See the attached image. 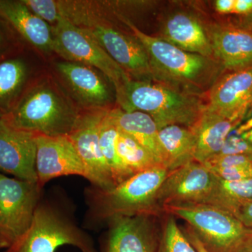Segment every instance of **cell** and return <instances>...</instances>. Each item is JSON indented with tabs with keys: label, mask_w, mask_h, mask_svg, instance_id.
<instances>
[{
	"label": "cell",
	"mask_w": 252,
	"mask_h": 252,
	"mask_svg": "<svg viewBox=\"0 0 252 252\" xmlns=\"http://www.w3.org/2000/svg\"><path fill=\"white\" fill-rule=\"evenodd\" d=\"M122 19L147 51L155 82L205 98L224 74L215 59L187 52L158 36L146 34L127 18Z\"/></svg>",
	"instance_id": "6da1fadb"
},
{
	"label": "cell",
	"mask_w": 252,
	"mask_h": 252,
	"mask_svg": "<svg viewBox=\"0 0 252 252\" xmlns=\"http://www.w3.org/2000/svg\"><path fill=\"white\" fill-rule=\"evenodd\" d=\"M116 97L119 108L148 114L158 130L173 125L193 127L206 107L204 97L152 81L132 79Z\"/></svg>",
	"instance_id": "7a4b0ae2"
},
{
	"label": "cell",
	"mask_w": 252,
	"mask_h": 252,
	"mask_svg": "<svg viewBox=\"0 0 252 252\" xmlns=\"http://www.w3.org/2000/svg\"><path fill=\"white\" fill-rule=\"evenodd\" d=\"M81 113L50 81L30 85L13 109L0 118L18 130L37 135L68 136Z\"/></svg>",
	"instance_id": "3957f363"
},
{
	"label": "cell",
	"mask_w": 252,
	"mask_h": 252,
	"mask_svg": "<svg viewBox=\"0 0 252 252\" xmlns=\"http://www.w3.org/2000/svg\"><path fill=\"white\" fill-rule=\"evenodd\" d=\"M168 173L158 166L136 174L107 190L91 185L86 189L89 217L94 222L109 221L114 217L149 215L161 212L157 195Z\"/></svg>",
	"instance_id": "277c9868"
},
{
	"label": "cell",
	"mask_w": 252,
	"mask_h": 252,
	"mask_svg": "<svg viewBox=\"0 0 252 252\" xmlns=\"http://www.w3.org/2000/svg\"><path fill=\"white\" fill-rule=\"evenodd\" d=\"M162 212L185 220L208 252H240L252 238L237 217L208 204L169 205Z\"/></svg>",
	"instance_id": "5b68a950"
},
{
	"label": "cell",
	"mask_w": 252,
	"mask_h": 252,
	"mask_svg": "<svg viewBox=\"0 0 252 252\" xmlns=\"http://www.w3.org/2000/svg\"><path fill=\"white\" fill-rule=\"evenodd\" d=\"M64 245L97 252L90 235L56 206L39 202L27 232L4 252H56Z\"/></svg>",
	"instance_id": "8992f818"
},
{
	"label": "cell",
	"mask_w": 252,
	"mask_h": 252,
	"mask_svg": "<svg viewBox=\"0 0 252 252\" xmlns=\"http://www.w3.org/2000/svg\"><path fill=\"white\" fill-rule=\"evenodd\" d=\"M56 51L71 62L98 69L112 83L119 94L132 79L106 52L86 29L62 18L52 28Z\"/></svg>",
	"instance_id": "52a82bcc"
},
{
	"label": "cell",
	"mask_w": 252,
	"mask_h": 252,
	"mask_svg": "<svg viewBox=\"0 0 252 252\" xmlns=\"http://www.w3.org/2000/svg\"><path fill=\"white\" fill-rule=\"evenodd\" d=\"M41 190L37 182L9 178L0 172V249H9L31 226Z\"/></svg>",
	"instance_id": "ba28073f"
},
{
	"label": "cell",
	"mask_w": 252,
	"mask_h": 252,
	"mask_svg": "<svg viewBox=\"0 0 252 252\" xmlns=\"http://www.w3.org/2000/svg\"><path fill=\"white\" fill-rule=\"evenodd\" d=\"M217 177L203 163L195 161L168 172L157 195L158 206L205 203Z\"/></svg>",
	"instance_id": "9c48e42d"
},
{
	"label": "cell",
	"mask_w": 252,
	"mask_h": 252,
	"mask_svg": "<svg viewBox=\"0 0 252 252\" xmlns=\"http://www.w3.org/2000/svg\"><path fill=\"white\" fill-rule=\"evenodd\" d=\"M107 110L95 109L81 114L68 135L84 162L86 180L94 187L104 190L115 187L99 146V124Z\"/></svg>",
	"instance_id": "30bf717a"
},
{
	"label": "cell",
	"mask_w": 252,
	"mask_h": 252,
	"mask_svg": "<svg viewBox=\"0 0 252 252\" xmlns=\"http://www.w3.org/2000/svg\"><path fill=\"white\" fill-rule=\"evenodd\" d=\"M86 30L132 80L154 81L148 55L135 36L104 24Z\"/></svg>",
	"instance_id": "8fae6325"
},
{
	"label": "cell",
	"mask_w": 252,
	"mask_h": 252,
	"mask_svg": "<svg viewBox=\"0 0 252 252\" xmlns=\"http://www.w3.org/2000/svg\"><path fill=\"white\" fill-rule=\"evenodd\" d=\"M36 172L41 189L49 181L63 176L77 175L86 179L80 156L68 136L37 135Z\"/></svg>",
	"instance_id": "7c38bea8"
},
{
	"label": "cell",
	"mask_w": 252,
	"mask_h": 252,
	"mask_svg": "<svg viewBox=\"0 0 252 252\" xmlns=\"http://www.w3.org/2000/svg\"><path fill=\"white\" fill-rule=\"evenodd\" d=\"M153 215L114 217L102 245V252H159L158 234Z\"/></svg>",
	"instance_id": "4fadbf2b"
},
{
	"label": "cell",
	"mask_w": 252,
	"mask_h": 252,
	"mask_svg": "<svg viewBox=\"0 0 252 252\" xmlns=\"http://www.w3.org/2000/svg\"><path fill=\"white\" fill-rule=\"evenodd\" d=\"M206 109L243 121L252 103V67L225 72L207 93Z\"/></svg>",
	"instance_id": "5bb4252c"
},
{
	"label": "cell",
	"mask_w": 252,
	"mask_h": 252,
	"mask_svg": "<svg viewBox=\"0 0 252 252\" xmlns=\"http://www.w3.org/2000/svg\"><path fill=\"white\" fill-rule=\"evenodd\" d=\"M36 137L37 134L14 128L0 119V172L37 182Z\"/></svg>",
	"instance_id": "9a60e30c"
},
{
	"label": "cell",
	"mask_w": 252,
	"mask_h": 252,
	"mask_svg": "<svg viewBox=\"0 0 252 252\" xmlns=\"http://www.w3.org/2000/svg\"><path fill=\"white\" fill-rule=\"evenodd\" d=\"M213 59L225 72L252 67V32L236 24L207 25Z\"/></svg>",
	"instance_id": "2e32d148"
},
{
	"label": "cell",
	"mask_w": 252,
	"mask_h": 252,
	"mask_svg": "<svg viewBox=\"0 0 252 252\" xmlns=\"http://www.w3.org/2000/svg\"><path fill=\"white\" fill-rule=\"evenodd\" d=\"M158 37L187 52L213 59L207 25L191 13H172L164 21Z\"/></svg>",
	"instance_id": "e0dca14e"
},
{
	"label": "cell",
	"mask_w": 252,
	"mask_h": 252,
	"mask_svg": "<svg viewBox=\"0 0 252 252\" xmlns=\"http://www.w3.org/2000/svg\"><path fill=\"white\" fill-rule=\"evenodd\" d=\"M0 16L19 37L44 51H56L53 31L49 23L36 16L22 0H0Z\"/></svg>",
	"instance_id": "ac0fdd59"
},
{
	"label": "cell",
	"mask_w": 252,
	"mask_h": 252,
	"mask_svg": "<svg viewBox=\"0 0 252 252\" xmlns=\"http://www.w3.org/2000/svg\"><path fill=\"white\" fill-rule=\"evenodd\" d=\"M58 71L83 103L94 109H106L111 102L110 91L103 78L94 68L76 62H61Z\"/></svg>",
	"instance_id": "d6986e66"
},
{
	"label": "cell",
	"mask_w": 252,
	"mask_h": 252,
	"mask_svg": "<svg viewBox=\"0 0 252 252\" xmlns=\"http://www.w3.org/2000/svg\"><path fill=\"white\" fill-rule=\"evenodd\" d=\"M242 120H235L211 112L205 107L192 129L196 138L195 160L204 163L221 152L230 133Z\"/></svg>",
	"instance_id": "ffe728a7"
},
{
	"label": "cell",
	"mask_w": 252,
	"mask_h": 252,
	"mask_svg": "<svg viewBox=\"0 0 252 252\" xmlns=\"http://www.w3.org/2000/svg\"><path fill=\"white\" fill-rule=\"evenodd\" d=\"M109 115L119 130L137 141L164 167V155L159 140V130L150 116L138 111L127 112L120 108L109 109Z\"/></svg>",
	"instance_id": "44dd1931"
},
{
	"label": "cell",
	"mask_w": 252,
	"mask_h": 252,
	"mask_svg": "<svg viewBox=\"0 0 252 252\" xmlns=\"http://www.w3.org/2000/svg\"><path fill=\"white\" fill-rule=\"evenodd\" d=\"M11 54L0 59V118L13 109L30 86L27 61Z\"/></svg>",
	"instance_id": "7402d4cb"
},
{
	"label": "cell",
	"mask_w": 252,
	"mask_h": 252,
	"mask_svg": "<svg viewBox=\"0 0 252 252\" xmlns=\"http://www.w3.org/2000/svg\"><path fill=\"white\" fill-rule=\"evenodd\" d=\"M164 167L170 172L195 160L196 138L192 127L169 126L158 131Z\"/></svg>",
	"instance_id": "603a6c76"
},
{
	"label": "cell",
	"mask_w": 252,
	"mask_h": 252,
	"mask_svg": "<svg viewBox=\"0 0 252 252\" xmlns=\"http://www.w3.org/2000/svg\"><path fill=\"white\" fill-rule=\"evenodd\" d=\"M252 200V178L225 181L217 177L212 193L204 204L218 207L236 217L241 207Z\"/></svg>",
	"instance_id": "cb8c5ba5"
},
{
	"label": "cell",
	"mask_w": 252,
	"mask_h": 252,
	"mask_svg": "<svg viewBox=\"0 0 252 252\" xmlns=\"http://www.w3.org/2000/svg\"><path fill=\"white\" fill-rule=\"evenodd\" d=\"M116 151L127 178L153 167L162 166L147 149L122 131L118 137Z\"/></svg>",
	"instance_id": "d4e9b609"
},
{
	"label": "cell",
	"mask_w": 252,
	"mask_h": 252,
	"mask_svg": "<svg viewBox=\"0 0 252 252\" xmlns=\"http://www.w3.org/2000/svg\"><path fill=\"white\" fill-rule=\"evenodd\" d=\"M109 109L106 111L99 124V141L102 155L112 175L114 186H117L128 178L117 157L116 144L120 130L109 115Z\"/></svg>",
	"instance_id": "484cf974"
},
{
	"label": "cell",
	"mask_w": 252,
	"mask_h": 252,
	"mask_svg": "<svg viewBox=\"0 0 252 252\" xmlns=\"http://www.w3.org/2000/svg\"><path fill=\"white\" fill-rule=\"evenodd\" d=\"M159 252H197L172 215L167 217L160 233Z\"/></svg>",
	"instance_id": "4316f807"
},
{
	"label": "cell",
	"mask_w": 252,
	"mask_h": 252,
	"mask_svg": "<svg viewBox=\"0 0 252 252\" xmlns=\"http://www.w3.org/2000/svg\"><path fill=\"white\" fill-rule=\"evenodd\" d=\"M23 3L36 16L43 21L51 24H56L60 20L64 17L60 4L52 0H22Z\"/></svg>",
	"instance_id": "83f0119b"
},
{
	"label": "cell",
	"mask_w": 252,
	"mask_h": 252,
	"mask_svg": "<svg viewBox=\"0 0 252 252\" xmlns=\"http://www.w3.org/2000/svg\"><path fill=\"white\" fill-rule=\"evenodd\" d=\"M204 165L210 169L226 168V167L252 165V154H228L217 155L204 162Z\"/></svg>",
	"instance_id": "f1b7e54d"
},
{
	"label": "cell",
	"mask_w": 252,
	"mask_h": 252,
	"mask_svg": "<svg viewBox=\"0 0 252 252\" xmlns=\"http://www.w3.org/2000/svg\"><path fill=\"white\" fill-rule=\"evenodd\" d=\"M18 36L9 23L0 16V59L14 52Z\"/></svg>",
	"instance_id": "f546056e"
},
{
	"label": "cell",
	"mask_w": 252,
	"mask_h": 252,
	"mask_svg": "<svg viewBox=\"0 0 252 252\" xmlns=\"http://www.w3.org/2000/svg\"><path fill=\"white\" fill-rule=\"evenodd\" d=\"M210 170L217 177L225 181H240L252 178V165H240Z\"/></svg>",
	"instance_id": "4dcf8cb0"
},
{
	"label": "cell",
	"mask_w": 252,
	"mask_h": 252,
	"mask_svg": "<svg viewBox=\"0 0 252 252\" xmlns=\"http://www.w3.org/2000/svg\"><path fill=\"white\" fill-rule=\"evenodd\" d=\"M236 217L245 226L252 229V200L241 207Z\"/></svg>",
	"instance_id": "1f68e13d"
},
{
	"label": "cell",
	"mask_w": 252,
	"mask_h": 252,
	"mask_svg": "<svg viewBox=\"0 0 252 252\" xmlns=\"http://www.w3.org/2000/svg\"><path fill=\"white\" fill-rule=\"evenodd\" d=\"M252 12V0H235L233 14L245 16Z\"/></svg>",
	"instance_id": "d6a6232c"
},
{
	"label": "cell",
	"mask_w": 252,
	"mask_h": 252,
	"mask_svg": "<svg viewBox=\"0 0 252 252\" xmlns=\"http://www.w3.org/2000/svg\"><path fill=\"white\" fill-rule=\"evenodd\" d=\"M235 0H217L214 2V7L218 14H233Z\"/></svg>",
	"instance_id": "836d02e7"
},
{
	"label": "cell",
	"mask_w": 252,
	"mask_h": 252,
	"mask_svg": "<svg viewBox=\"0 0 252 252\" xmlns=\"http://www.w3.org/2000/svg\"><path fill=\"white\" fill-rule=\"evenodd\" d=\"M182 230H183L186 236L188 238L189 242H190V244L193 245V248H195V250H196L197 252H208L205 248H204L201 243L199 241L198 238L195 236L193 232L192 231L189 227L188 228H186V229Z\"/></svg>",
	"instance_id": "e575fe53"
},
{
	"label": "cell",
	"mask_w": 252,
	"mask_h": 252,
	"mask_svg": "<svg viewBox=\"0 0 252 252\" xmlns=\"http://www.w3.org/2000/svg\"><path fill=\"white\" fill-rule=\"evenodd\" d=\"M236 25L252 32V12L245 16H241Z\"/></svg>",
	"instance_id": "d590c367"
},
{
	"label": "cell",
	"mask_w": 252,
	"mask_h": 252,
	"mask_svg": "<svg viewBox=\"0 0 252 252\" xmlns=\"http://www.w3.org/2000/svg\"><path fill=\"white\" fill-rule=\"evenodd\" d=\"M240 252H252V238L249 240Z\"/></svg>",
	"instance_id": "8d00e7d4"
}]
</instances>
